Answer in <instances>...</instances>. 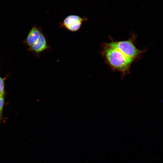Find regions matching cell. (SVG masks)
<instances>
[{"label":"cell","instance_id":"4","mask_svg":"<svg viewBox=\"0 0 163 163\" xmlns=\"http://www.w3.org/2000/svg\"><path fill=\"white\" fill-rule=\"evenodd\" d=\"M50 47L48 45L46 37L41 33L37 41L29 47L28 50L33 51L37 55L45 50L49 49Z\"/></svg>","mask_w":163,"mask_h":163},{"label":"cell","instance_id":"7","mask_svg":"<svg viewBox=\"0 0 163 163\" xmlns=\"http://www.w3.org/2000/svg\"><path fill=\"white\" fill-rule=\"evenodd\" d=\"M4 103V98L3 97H0V118L2 117L3 107Z\"/></svg>","mask_w":163,"mask_h":163},{"label":"cell","instance_id":"3","mask_svg":"<svg viewBox=\"0 0 163 163\" xmlns=\"http://www.w3.org/2000/svg\"><path fill=\"white\" fill-rule=\"evenodd\" d=\"M84 19L75 15L67 17L61 23L60 26L72 32L78 30L80 28Z\"/></svg>","mask_w":163,"mask_h":163},{"label":"cell","instance_id":"6","mask_svg":"<svg viewBox=\"0 0 163 163\" xmlns=\"http://www.w3.org/2000/svg\"><path fill=\"white\" fill-rule=\"evenodd\" d=\"M4 91V81L0 77V97H3Z\"/></svg>","mask_w":163,"mask_h":163},{"label":"cell","instance_id":"5","mask_svg":"<svg viewBox=\"0 0 163 163\" xmlns=\"http://www.w3.org/2000/svg\"><path fill=\"white\" fill-rule=\"evenodd\" d=\"M41 32L40 28L34 26L30 30L24 43L29 47L31 46L37 41Z\"/></svg>","mask_w":163,"mask_h":163},{"label":"cell","instance_id":"1","mask_svg":"<svg viewBox=\"0 0 163 163\" xmlns=\"http://www.w3.org/2000/svg\"><path fill=\"white\" fill-rule=\"evenodd\" d=\"M100 54L107 64L113 71H118L122 78L129 73L132 63L134 62L116 48L110 45L107 43H101Z\"/></svg>","mask_w":163,"mask_h":163},{"label":"cell","instance_id":"2","mask_svg":"<svg viewBox=\"0 0 163 163\" xmlns=\"http://www.w3.org/2000/svg\"><path fill=\"white\" fill-rule=\"evenodd\" d=\"M136 35L133 34L128 39L122 41H114L110 37V41L107 43L123 53L125 56L134 62L139 59L146 50H141L136 46Z\"/></svg>","mask_w":163,"mask_h":163}]
</instances>
